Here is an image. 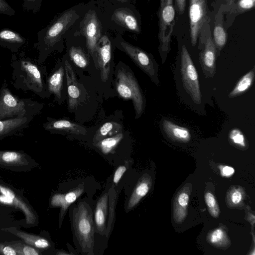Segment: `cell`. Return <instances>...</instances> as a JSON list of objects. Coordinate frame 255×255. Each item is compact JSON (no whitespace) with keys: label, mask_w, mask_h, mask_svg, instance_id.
<instances>
[{"label":"cell","mask_w":255,"mask_h":255,"mask_svg":"<svg viewBox=\"0 0 255 255\" xmlns=\"http://www.w3.org/2000/svg\"><path fill=\"white\" fill-rule=\"evenodd\" d=\"M10 66L11 84L14 88L24 92L30 91L41 98L50 97L45 67L26 56L23 52L18 56L12 55Z\"/></svg>","instance_id":"obj_1"},{"label":"cell","mask_w":255,"mask_h":255,"mask_svg":"<svg viewBox=\"0 0 255 255\" xmlns=\"http://www.w3.org/2000/svg\"><path fill=\"white\" fill-rule=\"evenodd\" d=\"M78 16L75 10L70 9L62 13L46 28L37 34L38 41L34 47L38 49L37 61L42 64L60 41L66 30L74 22Z\"/></svg>","instance_id":"obj_2"},{"label":"cell","mask_w":255,"mask_h":255,"mask_svg":"<svg viewBox=\"0 0 255 255\" xmlns=\"http://www.w3.org/2000/svg\"><path fill=\"white\" fill-rule=\"evenodd\" d=\"M43 105L29 98L14 95L4 79L0 87V120L35 117L39 114Z\"/></svg>","instance_id":"obj_3"},{"label":"cell","mask_w":255,"mask_h":255,"mask_svg":"<svg viewBox=\"0 0 255 255\" xmlns=\"http://www.w3.org/2000/svg\"><path fill=\"white\" fill-rule=\"evenodd\" d=\"M116 89L119 95L125 100H131L135 110V118H139L145 106V99L132 72L126 65L116 69Z\"/></svg>","instance_id":"obj_4"},{"label":"cell","mask_w":255,"mask_h":255,"mask_svg":"<svg viewBox=\"0 0 255 255\" xmlns=\"http://www.w3.org/2000/svg\"><path fill=\"white\" fill-rule=\"evenodd\" d=\"M175 16L173 0H160L159 51L163 64L165 63L170 50L171 36L175 23Z\"/></svg>","instance_id":"obj_5"},{"label":"cell","mask_w":255,"mask_h":255,"mask_svg":"<svg viewBox=\"0 0 255 255\" xmlns=\"http://www.w3.org/2000/svg\"><path fill=\"white\" fill-rule=\"evenodd\" d=\"M180 69L183 85L186 92L195 103L201 104L202 96L198 74L184 45L181 48Z\"/></svg>","instance_id":"obj_6"},{"label":"cell","mask_w":255,"mask_h":255,"mask_svg":"<svg viewBox=\"0 0 255 255\" xmlns=\"http://www.w3.org/2000/svg\"><path fill=\"white\" fill-rule=\"evenodd\" d=\"M120 45L121 49L149 76L152 81L156 86H159L158 65L152 55L125 41H121Z\"/></svg>","instance_id":"obj_7"},{"label":"cell","mask_w":255,"mask_h":255,"mask_svg":"<svg viewBox=\"0 0 255 255\" xmlns=\"http://www.w3.org/2000/svg\"><path fill=\"white\" fill-rule=\"evenodd\" d=\"M80 31L85 37L88 51L97 67V44L101 37L102 27L95 11H89L81 23Z\"/></svg>","instance_id":"obj_8"},{"label":"cell","mask_w":255,"mask_h":255,"mask_svg":"<svg viewBox=\"0 0 255 255\" xmlns=\"http://www.w3.org/2000/svg\"><path fill=\"white\" fill-rule=\"evenodd\" d=\"M36 165L34 160L23 151L0 150V167L13 171H28Z\"/></svg>","instance_id":"obj_9"},{"label":"cell","mask_w":255,"mask_h":255,"mask_svg":"<svg viewBox=\"0 0 255 255\" xmlns=\"http://www.w3.org/2000/svg\"><path fill=\"white\" fill-rule=\"evenodd\" d=\"M207 0H190V34L193 46L196 44L201 30L207 18Z\"/></svg>","instance_id":"obj_10"},{"label":"cell","mask_w":255,"mask_h":255,"mask_svg":"<svg viewBox=\"0 0 255 255\" xmlns=\"http://www.w3.org/2000/svg\"><path fill=\"white\" fill-rule=\"evenodd\" d=\"M0 194L10 199L11 205L20 210L25 216L26 223L29 225H35L37 216L31 206L19 192L9 186L0 179Z\"/></svg>","instance_id":"obj_11"},{"label":"cell","mask_w":255,"mask_h":255,"mask_svg":"<svg viewBox=\"0 0 255 255\" xmlns=\"http://www.w3.org/2000/svg\"><path fill=\"white\" fill-rule=\"evenodd\" d=\"M75 229L79 239L83 245L91 247L93 238V227L92 218L84 205L80 204L74 218Z\"/></svg>","instance_id":"obj_12"},{"label":"cell","mask_w":255,"mask_h":255,"mask_svg":"<svg viewBox=\"0 0 255 255\" xmlns=\"http://www.w3.org/2000/svg\"><path fill=\"white\" fill-rule=\"evenodd\" d=\"M98 68L101 71V78L103 82H107L111 71V43L106 35L99 39L97 44Z\"/></svg>","instance_id":"obj_13"},{"label":"cell","mask_w":255,"mask_h":255,"mask_svg":"<svg viewBox=\"0 0 255 255\" xmlns=\"http://www.w3.org/2000/svg\"><path fill=\"white\" fill-rule=\"evenodd\" d=\"M217 49L211 37L205 41L204 46L200 53L199 62L203 74L206 78H211L216 74Z\"/></svg>","instance_id":"obj_14"},{"label":"cell","mask_w":255,"mask_h":255,"mask_svg":"<svg viewBox=\"0 0 255 255\" xmlns=\"http://www.w3.org/2000/svg\"><path fill=\"white\" fill-rule=\"evenodd\" d=\"M65 68L63 63H57L47 78V87L49 96L54 95L55 100L60 104L63 101Z\"/></svg>","instance_id":"obj_15"},{"label":"cell","mask_w":255,"mask_h":255,"mask_svg":"<svg viewBox=\"0 0 255 255\" xmlns=\"http://www.w3.org/2000/svg\"><path fill=\"white\" fill-rule=\"evenodd\" d=\"M66 77L68 108L69 110H75L80 103L81 92L74 71L67 59L63 61Z\"/></svg>","instance_id":"obj_16"},{"label":"cell","mask_w":255,"mask_h":255,"mask_svg":"<svg viewBox=\"0 0 255 255\" xmlns=\"http://www.w3.org/2000/svg\"><path fill=\"white\" fill-rule=\"evenodd\" d=\"M34 117H23L0 120V140L20 133L27 128Z\"/></svg>","instance_id":"obj_17"},{"label":"cell","mask_w":255,"mask_h":255,"mask_svg":"<svg viewBox=\"0 0 255 255\" xmlns=\"http://www.w3.org/2000/svg\"><path fill=\"white\" fill-rule=\"evenodd\" d=\"M47 121L43 125L45 130L51 132L66 131L73 134L85 135L86 128L77 123L66 120H54L47 118Z\"/></svg>","instance_id":"obj_18"},{"label":"cell","mask_w":255,"mask_h":255,"mask_svg":"<svg viewBox=\"0 0 255 255\" xmlns=\"http://www.w3.org/2000/svg\"><path fill=\"white\" fill-rule=\"evenodd\" d=\"M26 42V39L17 32L3 28L0 30V46L16 53Z\"/></svg>","instance_id":"obj_19"},{"label":"cell","mask_w":255,"mask_h":255,"mask_svg":"<svg viewBox=\"0 0 255 255\" xmlns=\"http://www.w3.org/2000/svg\"><path fill=\"white\" fill-rule=\"evenodd\" d=\"M162 127L166 134L173 140L187 142L191 139L190 132L186 128L178 126L167 120L163 121Z\"/></svg>","instance_id":"obj_20"},{"label":"cell","mask_w":255,"mask_h":255,"mask_svg":"<svg viewBox=\"0 0 255 255\" xmlns=\"http://www.w3.org/2000/svg\"><path fill=\"white\" fill-rule=\"evenodd\" d=\"M21 239L25 243L35 248L45 249L50 246L49 242L45 238L17 230L14 227L2 229Z\"/></svg>","instance_id":"obj_21"},{"label":"cell","mask_w":255,"mask_h":255,"mask_svg":"<svg viewBox=\"0 0 255 255\" xmlns=\"http://www.w3.org/2000/svg\"><path fill=\"white\" fill-rule=\"evenodd\" d=\"M83 192L82 188H78L65 194H57L53 195L51 200L53 207L61 208V216H63L70 205L74 202Z\"/></svg>","instance_id":"obj_22"},{"label":"cell","mask_w":255,"mask_h":255,"mask_svg":"<svg viewBox=\"0 0 255 255\" xmlns=\"http://www.w3.org/2000/svg\"><path fill=\"white\" fill-rule=\"evenodd\" d=\"M114 20L123 27L132 31L139 30L138 22L135 16L129 11L124 9L116 10L113 15Z\"/></svg>","instance_id":"obj_23"},{"label":"cell","mask_w":255,"mask_h":255,"mask_svg":"<svg viewBox=\"0 0 255 255\" xmlns=\"http://www.w3.org/2000/svg\"><path fill=\"white\" fill-rule=\"evenodd\" d=\"M189 200L187 191H181L176 196L174 202V218L176 222L180 223L185 219Z\"/></svg>","instance_id":"obj_24"},{"label":"cell","mask_w":255,"mask_h":255,"mask_svg":"<svg viewBox=\"0 0 255 255\" xmlns=\"http://www.w3.org/2000/svg\"><path fill=\"white\" fill-rule=\"evenodd\" d=\"M151 185V179L149 177H144L140 181L129 198L128 208L130 209L134 207L139 201L148 193Z\"/></svg>","instance_id":"obj_25"},{"label":"cell","mask_w":255,"mask_h":255,"mask_svg":"<svg viewBox=\"0 0 255 255\" xmlns=\"http://www.w3.org/2000/svg\"><path fill=\"white\" fill-rule=\"evenodd\" d=\"M255 75V67L244 75L229 94V98H234L246 92L252 86Z\"/></svg>","instance_id":"obj_26"},{"label":"cell","mask_w":255,"mask_h":255,"mask_svg":"<svg viewBox=\"0 0 255 255\" xmlns=\"http://www.w3.org/2000/svg\"><path fill=\"white\" fill-rule=\"evenodd\" d=\"M122 131V126L116 122H110L103 124L96 131L94 137L95 142L115 135Z\"/></svg>","instance_id":"obj_27"},{"label":"cell","mask_w":255,"mask_h":255,"mask_svg":"<svg viewBox=\"0 0 255 255\" xmlns=\"http://www.w3.org/2000/svg\"><path fill=\"white\" fill-rule=\"evenodd\" d=\"M108 200V193L102 196L97 203L95 214V219L97 229L103 232L105 227Z\"/></svg>","instance_id":"obj_28"},{"label":"cell","mask_w":255,"mask_h":255,"mask_svg":"<svg viewBox=\"0 0 255 255\" xmlns=\"http://www.w3.org/2000/svg\"><path fill=\"white\" fill-rule=\"evenodd\" d=\"M123 137V134L121 132L97 142L96 145L101 150L102 152L107 154L111 152L118 145Z\"/></svg>","instance_id":"obj_29"},{"label":"cell","mask_w":255,"mask_h":255,"mask_svg":"<svg viewBox=\"0 0 255 255\" xmlns=\"http://www.w3.org/2000/svg\"><path fill=\"white\" fill-rule=\"evenodd\" d=\"M69 55L71 60L77 66L84 69L88 66L89 59L80 47L72 46L69 50Z\"/></svg>","instance_id":"obj_30"},{"label":"cell","mask_w":255,"mask_h":255,"mask_svg":"<svg viewBox=\"0 0 255 255\" xmlns=\"http://www.w3.org/2000/svg\"><path fill=\"white\" fill-rule=\"evenodd\" d=\"M214 42L217 49V55L225 46L227 40V34L224 28L219 25H216L213 31Z\"/></svg>","instance_id":"obj_31"},{"label":"cell","mask_w":255,"mask_h":255,"mask_svg":"<svg viewBox=\"0 0 255 255\" xmlns=\"http://www.w3.org/2000/svg\"><path fill=\"white\" fill-rule=\"evenodd\" d=\"M9 243L15 248L18 255H39L40 254L36 248L21 241H12Z\"/></svg>","instance_id":"obj_32"},{"label":"cell","mask_w":255,"mask_h":255,"mask_svg":"<svg viewBox=\"0 0 255 255\" xmlns=\"http://www.w3.org/2000/svg\"><path fill=\"white\" fill-rule=\"evenodd\" d=\"M209 241L217 246H223L228 243L225 233L221 229H217L211 232L208 237Z\"/></svg>","instance_id":"obj_33"},{"label":"cell","mask_w":255,"mask_h":255,"mask_svg":"<svg viewBox=\"0 0 255 255\" xmlns=\"http://www.w3.org/2000/svg\"><path fill=\"white\" fill-rule=\"evenodd\" d=\"M230 141L238 146L244 147L246 141L244 134L240 129L235 128L230 130L229 134Z\"/></svg>","instance_id":"obj_34"},{"label":"cell","mask_w":255,"mask_h":255,"mask_svg":"<svg viewBox=\"0 0 255 255\" xmlns=\"http://www.w3.org/2000/svg\"><path fill=\"white\" fill-rule=\"evenodd\" d=\"M205 200L211 215L217 218L219 215V208L214 196L211 193L207 192L205 195Z\"/></svg>","instance_id":"obj_35"},{"label":"cell","mask_w":255,"mask_h":255,"mask_svg":"<svg viewBox=\"0 0 255 255\" xmlns=\"http://www.w3.org/2000/svg\"><path fill=\"white\" fill-rule=\"evenodd\" d=\"M41 0H23L22 7L24 9L36 12L39 9Z\"/></svg>","instance_id":"obj_36"},{"label":"cell","mask_w":255,"mask_h":255,"mask_svg":"<svg viewBox=\"0 0 255 255\" xmlns=\"http://www.w3.org/2000/svg\"><path fill=\"white\" fill-rule=\"evenodd\" d=\"M0 255H18V254L9 242H5L0 243Z\"/></svg>","instance_id":"obj_37"},{"label":"cell","mask_w":255,"mask_h":255,"mask_svg":"<svg viewBox=\"0 0 255 255\" xmlns=\"http://www.w3.org/2000/svg\"><path fill=\"white\" fill-rule=\"evenodd\" d=\"M0 14L11 16L15 15V11L5 0H0Z\"/></svg>","instance_id":"obj_38"},{"label":"cell","mask_w":255,"mask_h":255,"mask_svg":"<svg viewBox=\"0 0 255 255\" xmlns=\"http://www.w3.org/2000/svg\"><path fill=\"white\" fill-rule=\"evenodd\" d=\"M255 1V0H240L238 5L242 10H249L254 7Z\"/></svg>","instance_id":"obj_39"},{"label":"cell","mask_w":255,"mask_h":255,"mask_svg":"<svg viewBox=\"0 0 255 255\" xmlns=\"http://www.w3.org/2000/svg\"><path fill=\"white\" fill-rule=\"evenodd\" d=\"M126 171V167L124 165L119 166L115 171L113 181L115 184L119 182L122 176Z\"/></svg>","instance_id":"obj_40"},{"label":"cell","mask_w":255,"mask_h":255,"mask_svg":"<svg viewBox=\"0 0 255 255\" xmlns=\"http://www.w3.org/2000/svg\"><path fill=\"white\" fill-rule=\"evenodd\" d=\"M220 168L221 175L223 176L230 177L232 176L235 172L234 168L229 166H220Z\"/></svg>","instance_id":"obj_41"},{"label":"cell","mask_w":255,"mask_h":255,"mask_svg":"<svg viewBox=\"0 0 255 255\" xmlns=\"http://www.w3.org/2000/svg\"><path fill=\"white\" fill-rule=\"evenodd\" d=\"M231 198L233 203L238 204L241 202L242 199V194L240 191L235 190L232 193Z\"/></svg>","instance_id":"obj_42"},{"label":"cell","mask_w":255,"mask_h":255,"mask_svg":"<svg viewBox=\"0 0 255 255\" xmlns=\"http://www.w3.org/2000/svg\"><path fill=\"white\" fill-rule=\"evenodd\" d=\"M176 3L179 11L181 13H184L185 9V0H176Z\"/></svg>","instance_id":"obj_43"},{"label":"cell","mask_w":255,"mask_h":255,"mask_svg":"<svg viewBox=\"0 0 255 255\" xmlns=\"http://www.w3.org/2000/svg\"><path fill=\"white\" fill-rule=\"evenodd\" d=\"M117 0L120 1L121 2H123L127 1V0Z\"/></svg>","instance_id":"obj_44"}]
</instances>
